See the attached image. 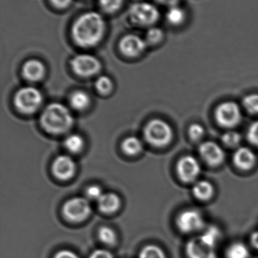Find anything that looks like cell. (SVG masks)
<instances>
[{"label":"cell","mask_w":258,"mask_h":258,"mask_svg":"<svg viewBox=\"0 0 258 258\" xmlns=\"http://www.w3.org/2000/svg\"><path fill=\"white\" fill-rule=\"evenodd\" d=\"M106 29V21L99 13L87 12L74 21L71 27V36L78 46L92 48L101 42Z\"/></svg>","instance_id":"obj_1"},{"label":"cell","mask_w":258,"mask_h":258,"mask_svg":"<svg viewBox=\"0 0 258 258\" xmlns=\"http://www.w3.org/2000/svg\"><path fill=\"white\" fill-rule=\"evenodd\" d=\"M41 125L51 134H63L72 126L74 119L70 110L58 103L49 104L44 110L40 119Z\"/></svg>","instance_id":"obj_2"},{"label":"cell","mask_w":258,"mask_h":258,"mask_svg":"<svg viewBox=\"0 0 258 258\" xmlns=\"http://www.w3.org/2000/svg\"><path fill=\"white\" fill-rule=\"evenodd\" d=\"M144 135L148 144L156 147H163L171 143L173 130L168 122L156 119L147 124Z\"/></svg>","instance_id":"obj_3"},{"label":"cell","mask_w":258,"mask_h":258,"mask_svg":"<svg viewBox=\"0 0 258 258\" xmlns=\"http://www.w3.org/2000/svg\"><path fill=\"white\" fill-rule=\"evenodd\" d=\"M129 17L133 24L139 27H151L160 17L156 6L149 3H136L129 9Z\"/></svg>","instance_id":"obj_4"},{"label":"cell","mask_w":258,"mask_h":258,"mask_svg":"<svg viewBox=\"0 0 258 258\" xmlns=\"http://www.w3.org/2000/svg\"><path fill=\"white\" fill-rule=\"evenodd\" d=\"M177 228L186 234H191L205 228L203 214L196 209H188L179 214L176 220Z\"/></svg>","instance_id":"obj_5"},{"label":"cell","mask_w":258,"mask_h":258,"mask_svg":"<svg viewBox=\"0 0 258 258\" xmlns=\"http://www.w3.org/2000/svg\"><path fill=\"white\" fill-rule=\"evenodd\" d=\"M40 92L33 87H24L20 89L15 96L16 108L21 113H32L36 111L42 104Z\"/></svg>","instance_id":"obj_6"},{"label":"cell","mask_w":258,"mask_h":258,"mask_svg":"<svg viewBox=\"0 0 258 258\" xmlns=\"http://www.w3.org/2000/svg\"><path fill=\"white\" fill-rule=\"evenodd\" d=\"M217 121L221 126L233 128L242 120L240 107L233 101H227L218 106L215 113Z\"/></svg>","instance_id":"obj_7"},{"label":"cell","mask_w":258,"mask_h":258,"mask_svg":"<svg viewBox=\"0 0 258 258\" xmlns=\"http://www.w3.org/2000/svg\"><path fill=\"white\" fill-rule=\"evenodd\" d=\"M91 212L90 205L86 199L76 197L66 202L63 206L65 218L73 222H80L86 219Z\"/></svg>","instance_id":"obj_8"},{"label":"cell","mask_w":258,"mask_h":258,"mask_svg":"<svg viewBox=\"0 0 258 258\" xmlns=\"http://www.w3.org/2000/svg\"><path fill=\"white\" fill-rule=\"evenodd\" d=\"M71 65L74 72L80 77H91L101 69L99 60L89 54H77L71 60Z\"/></svg>","instance_id":"obj_9"},{"label":"cell","mask_w":258,"mask_h":258,"mask_svg":"<svg viewBox=\"0 0 258 258\" xmlns=\"http://www.w3.org/2000/svg\"><path fill=\"white\" fill-rule=\"evenodd\" d=\"M177 171L180 178L186 183L195 181L201 172L198 159L192 156H185L177 162Z\"/></svg>","instance_id":"obj_10"},{"label":"cell","mask_w":258,"mask_h":258,"mask_svg":"<svg viewBox=\"0 0 258 258\" xmlns=\"http://www.w3.org/2000/svg\"><path fill=\"white\" fill-rule=\"evenodd\" d=\"M145 39L136 34L125 35L119 42V49L124 55L129 57H136L142 54L146 48Z\"/></svg>","instance_id":"obj_11"},{"label":"cell","mask_w":258,"mask_h":258,"mask_svg":"<svg viewBox=\"0 0 258 258\" xmlns=\"http://www.w3.org/2000/svg\"><path fill=\"white\" fill-rule=\"evenodd\" d=\"M199 153L204 162L212 166H218L224 162L225 158L223 149L212 141L203 143L199 147Z\"/></svg>","instance_id":"obj_12"},{"label":"cell","mask_w":258,"mask_h":258,"mask_svg":"<svg viewBox=\"0 0 258 258\" xmlns=\"http://www.w3.org/2000/svg\"><path fill=\"white\" fill-rule=\"evenodd\" d=\"M76 165L70 156H59L55 159L53 171L55 175L61 180H68L74 174Z\"/></svg>","instance_id":"obj_13"},{"label":"cell","mask_w":258,"mask_h":258,"mask_svg":"<svg viewBox=\"0 0 258 258\" xmlns=\"http://www.w3.org/2000/svg\"><path fill=\"white\" fill-rule=\"evenodd\" d=\"M188 258H216L215 250L203 243L199 238H194L186 246Z\"/></svg>","instance_id":"obj_14"},{"label":"cell","mask_w":258,"mask_h":258,"mask_svg":"<svg viewBox=\"0 0 258 258\" xmlns=\"http://www.w3.org/2000/svg\"><path fill=\"white\" fill-rule=\"evenodd\" d=\"M233 162L239 169L250 170L255 165V153L248 147H239L233 155Z\"/></svg>","instance_id":"obj_15"},{"label":"cell","mask_w":258,"mask_h":258,"mask_svg":"<svg viewBox=\"0 0 258 258\" xmlns=\"http://www.w3.org/2000/svg\"><path fill=\"white\" fill-rule=\"evenodd\" d=\"M24 77L32 82L39 81L45 74L43 63L36 59H31L24 63L22 68Z\"/></svg>","instance_id":"obj_16"},{"label":"cell","mask_w":258,"mask_h":258,"mask_svg":"<svg viewBox=\"0 0 258 258\" xmlns=\"http://www.w3.org/2000/svg\"><path fill=\"white\" fill-rule=\"evenodd\" d=\"M98 207L101 212L106 214H112L116 212L121 206V200L116 194H105L98 200Z\"/></svg>","instance_id":"obj_17"},{"label":"cell","mask_w":258,"mask_h":258,"mask_svg":"<svg viewBox=\"0 0 258 258\" xmlns=\"http://www.w3.org/2000/svg\"><path fill=\"white\" fill-rule=\"evenodd\" d=\"M221 233L215 226H210L204 228V232L198 236L200 240L210 248L215 249L221 239Z\"/></svg>","instance_id":"obj_18"},{"label":"cell","mask_w":258,"mask_h":258,"mask_svg":"<svg viewBox=\"0 0 258 258\" xmlns=\"http://www.w3.org/2000/svg\"><path fill=\"white\" fill-rule=\"evenodd\" d=\"M214 186L210 182L200 180L193 186V194L195 198L201 201H208L214 195Z\"/></svg>","instance_id":"obj_19"},{"label":"cell","mask_w":258,"mask_h":258,"mask_svg":"<svg viewBox=\"0 0 258 258\" xmlns=\"http://www.w3.org/2000/svg\"><path fill=\"white\" fill-rule=\"evenodd\" d=\"M227 258H250L251 251L243 242H235L229 245L226 251Z\"/></svg>","instance_id":"obj_20"},{"label":"cell","mask_w":258,"mask_h":258,"mask_svg":"<svg viewBox=\"0 0 258 258\" xmlns=\"http://www.w3.org/2000/svg\"><path fill=\"white\" fill-rule=\"evenodd\" d=\"M142 143L137 137L130 136L122 143V149L126 154L133 156L140 153L142 150Z\"/></svg>","instance_id":"obj_21"},{"label":"cell","mask_w":258,"mask_h":258,"mask_svg":"<svg viewBox=\"0 0 258 258\" xmlns=\"http://www.w3.org/2000/svg\"><path fill=\"white\" fill-rule=\"evenodd\" d=\"M167 21L171 25H180L184 21L186 18V13L181 7L177 6L168 8L166 13Z\"/></svg>","instance_id":"obj_22"},{"label":"cell","mask_w":258,"mask_h":258,"mask_svg":"<svg viewBox=\"0 0 258 258\" xmlns=\"http://www.w3.org/2000/svg\"><path fill=\"white\" fill-rule=\"evenodd\" d=\"M71 107L77 110H83L90 103L89 95L81 91H77L71 95L70 99Z\"/></svg>","instance_id":"obj_23"},{"label":"cell","mask_w":258,"mask_h":258,"mask_svg":"<svg viewBox=\"0 0 258 258\" xmlns=\"http://www.w3.org/2000/svg\"><path fill=\"white\" fill-rule=\"evenodd\" d=\"M65 145L71 153H78L83 149L84 141L80 135H71L65 140Z\"/></svg>","instance_id":"obj_24"},{"label":"cell","mask_w":258,"mask_h":258,"mask_svg":"<svg viewBox=\"0 0 258 258\" xmlns=\"http://www.w3.org/2000/svg\"><path fill=\"white\" fill-rule=\"evenodd\" d=\"M139 258H166V255L159 247L148 245L141 251Z\"/></svg>","instance_id":"obj_25"},{"label":"cell","mask_w":258,"mask_h":258,"mask_svg":"<svg viewBox=\"0 0 258 258\" xmlns=\"http://www.w3.org/2000/svg\"><path fill=\"white\" fill-rule=\"evenodd\" d=\"M123 2L124 0H98V4L106 13L113 14L121 9Z\"/></svg>","instance_id":"obj_26"},{"label":"cell","mask_w":258,"mask_h":258,"mask_svg":"<svg viewBox=\"0 0 258 258\" xmlns=\"http://www.w3.org/2000/svg\"><path fill=\"white\" fill-rule=\"evenodd\" d=\"M98 236L100 241L106 245H112L116 242V235L109 227H101L98 230Z\"/></svg>","instance_id":"obj_27"},{"label":"cell","mask_w":258,"mask_h":258,"mask_svg":"<svg viewBox=\"0 0 258 258\" xmlns=\"http://www.w3.org/2000/svg\"><path fill=\"white\" fill-rule=\"evenodd\" d=\"M164 33L160 28L156 27H151L148 29L145 36V41L147 43L156 45L159 43L163 39Z\"/></svg>","instance_id":"obj_28"},{"label":"cell","mask_w":258,"mask_h":258,"mask_svg":"<svg viewBox=\"0 0 258 258\" xmlns=\"http://www.w3.org/2000/svg\"><path fill=\"white\" fill-rule=\"evenodd\" d=\"M243 106L248 113L251 114H257L258 94L247 95L243 99Z\"/></svg>","instance_id":"obj_29"},{"label":"cell","mask_w":258,"mask_h":258,"mask_svg":"<svg viewBox=\"0 0 258 258\" xmlns=\"http://www.w3.org/2000/svg\"><path fill=\"white\" fill-rule=\"evenodd\" d=\"M224 144L230 147H237L241 142V135L235 131H229L222 136Z\"/></svg>","instance_id":"obj_30"},{"label":"cell","mask_w":258,"mask_h":258,"mask_svg":"<svg viewBox=\"0 0 258 258\" xmlns=\"http://www.w3.org/2000/svg\"><path fill=\"white\" fill-rule=\"evenodd\" d=\"M95 87H96L97 90L100 92V93L106 94L110 92L112 90V82L110 80L109 77H106V76H102L100 77L97 80L96 83H95Z\"/></svg>","instance_id":"obj_31"},{"label":"cell","mask_w":258,"mask_h":258,"mask_svg":"<svg viewBox=\"0 0 258 258\" xmlns=\"http://www.w3.org/2000/svg\"><path fill=\"white\" fill-rule=\"evenodd\" d=\"M247 138L251 144L258 147V120L250 125L247 132Z\"/></svg>","instance_id":"obj_32"},{"label":"cell","mask_w":258,"mask_h":258,"mask_svg":"<svg viewBox=\"0 0 258 258\" xmlns=\"http://www.w3.org/2000/svg\"><path fill=\"white\" fill-rule=\"evenodd\" d=\"M204 130L199 124L195 123L189 129V135L193 141H199L204 136Z\"/></svg>","instance_id":"obj_33"},{"label":"cell","mask_w":258,"mask_h":258,"mask_svg":"<svg viewBox=\"0 0 258 258\" xmlns=\"http://www.w3.org/2000/svg\"><path fill=\"white\" fill-rule=\"evenodd\" d=\"M102 191L101 188L96 185H92L86 189V196L92 200H98L102 197Z\"/></svg>","instance_id":"obj_34"},{"label":"cell","mask_w":258,"mask_h":258,"mask_svg":"<svg viewBox=\"0 0 258 258\" xmlns=\"http://www.w3.org/2000/svg\"><path fill=\"white\" fill-rule=\"evenodd\" d=\"M53 7L58 9H65L72 3V0H49Z\"/></svg>","instance_id":"obj_35"},{"label":"cell","mask_w":258,"mask_h":258,"mask_svg":"<svg viewBox=\"0 0 258 258\" xmlns=\"http://www.w3.org/2000/svg\"><path fill=\"white\" fill-rule=\"evenodd\" d=\"M89 258H113V256L106 250H96L92 252Z\"/></svg>","instance_id":"obj_36"},{"label":"cell","mask_w":258,"mask_h":258,"mask_svg":"<svg viewBox=\"0 0 258 258\" xmlns=\"http://www.w3.org/2000/svg\"><path fill=\"white\" fill-rule=\"evenodd\" d=\"M54 258H78V257L72 251L64 250L58 252Z\"/></svg>","instance_id":"obj_37"},{"label":"cell","mask_w":258,"mask_h":258,"mask_svg":"<svg viewBox=\"0 0 258 258\" xmlns=\"http://www.w3.org/2000/svg\"><path fill=\"white\" fill-rule=\"evenodd\" d=\"M159 2L160 4L164 6H168V8L172 7V6H177L180 3V0H156Z\"/></svg>","instance_id":"obj_38"},{"label":"cell","mask_w":258,"mask_h":258,"mask_svg":"<svg viewBox=\"0 0 258 258\" xmlns=\"http://www.w3.org/2000/svg\"><path fill=\"white\" fill-rule=\"evenodd\" d=\"M251 243L258 251V231L254 232L251 236Z\"/></svg>","instance_id":"obj_39"}]
</instances>
